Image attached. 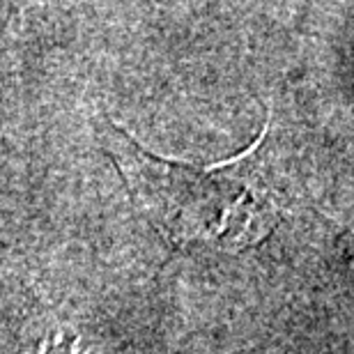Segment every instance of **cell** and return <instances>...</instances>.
Wrapping results in <instances>:
<instances>
[{
  "mask_svg": "<svg viewBox=\"0 0 354 354\" xmlns=\"http://www.w3.org/2000/svg\"><path fill=\"white\" fill-rule=\"evenodd\" d=\"M267 131L269 122L249 150L207 168L157 157L113 122H104L102 138L131 201L168 242L239 253L263 242L281 214L260 157Z\"/></svg>",
  "mask_w": 354,
  "mask_h": 354,
  "instance_id": "6da1fadb",
  "label": "cell"
}]
</instances>
